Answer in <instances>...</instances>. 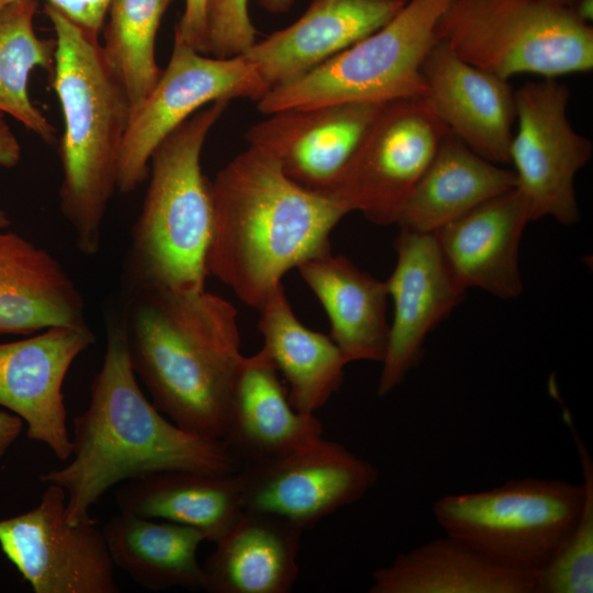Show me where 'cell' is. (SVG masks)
I'll use <instances>...</instances> for the list:
<instances>
[{
	"label": "cell",
	"mask_w": 593,
	"mask_h": 593,
	"mask_svg": "<svg viewBox=\"0 0 593 593\" xmlns=\"http://www.w3.org/2000/svg\"><path fill=\"white\" fill-rule=\"evenodd\" d=\"M262 349L288 382V398L300 413L314 414L338 391L347 365L329 336L304 326L281 286L258 310Z\"/></svg>",
	"instance_id": "4316f807"
},
{
	"label": "cell",
	"mask_w": 593,
	"mask_h": 593,
	"mask_svg": "<svg viewBox=\"0 0 593 593\" xmlns=\"http://www.w3.org/2000/svg\"><path fill=\"white\" fill-rule=\"evenodd\" d=\"M69 461L40 475L66 492V517L78 524L112 486L148 473L189 470L232 474L240 463L221 439L195 435L167 419L143 393L125 322L111 320L102 366L86 410L74 418Z\"/></svg>",
	"instance_id": "6da1fadb"
},
{
	"label": "cell",
	"mask_w": 593,
	"mask_h": 593,
	"mask_svg": "<svg viewBox=\"0 0 593 593\" xmlns=\"http://www.w3.org/2000/svg\"><path fill=\"white\" fill-rule=\"evenodd\" d=\"M272 13H283L294 0H259ZM249 0H208L204 54L228 58L244 54L256 43V29L248 14Z\"/></svg>",
	"instance_id": "1f68e13d"
},
{
	"label": "cell",
	"mask_w": 593,
	"mask_h": 593,
	"mask_svg": "<svg viewBox=\"0 0 593 593\" xmlns=\"http://www.w3.org/2000/svg\"><path fill=\"white\" fill-rule=\"evenodd\" d=\"M402 1H407V0H402Z\"/></svg>",
	"instance_id": "f35d334b"
},
{
	"label": "cell",
	"mask_w": 593,
	"mask_h": 593,
	"mask_svg": "<svg viewBox=\"0 0 593 593\" xmlns=\"http://www.w3.org/2000/svg\"><path fill=\"white\" fill-rule=\"evenodd\" d=\"M550 1L572 8L579 0H550Z\"/></svg>",
	"instance_id": "8d00e7d4"
},
{
	"label": "cell",
	"mask_w": 593,
	"mask_h": 593,
	"mask_svg": "<svg viewBox=\"0 0 593 593\" xmlns=\"http://www.w3.org/2000/svg\"><path fill=\"white\" fill-rule=\"evenodd\" d=\"M208 275L259 310L283 276L331 251L329 235L348 210L290 179L279 161L248 145L211 181Z\"/></svg>",
	"instance_id": "7a4b0ae2"
},
{
	"label": "cell",
	"mask_w": 593,
	"mask_h": 593,
	"mask_svg": "<svg viewBox=\"0 0 593 593\" xmlns=\"http://www.w3.org/2000/svg\"><path fill=\"white\" fill-rule=\"evenodd\" d=\"M94 342L86 323L0 344V405L26 424L29 439L46 445L60 461L72 449L63 384L74 361Z\"/></svg>",
	"instance_id": "5bb4252c"
},
{
	"label": "cell",
	"mask_w": 593,
	"mask_h": 593,
	"mask_svg": "<svg viewBox=\"0 0 593 593\" xmlns=\"http://www.w3.org/2000/svg\"><path fill=\"white\" fill-rule=\"evenodd\" d=\"M0 549L35 593H118L102 528L66 517V492L47 484L40 503L0 519Z\"/></svg>",
	"instance_id": "7c38bea8"
},
{
	"label": "cell",
	"mask_w": 593,
	"mask_h": 593,
	"mask_svg": "<svg viewBox=\"0 0 593 593\" xmlns=\"http://www.w3.org/2000/svg\"><path fill=\"white\" fill-rule=\"evenodd\" d=\"M402 0H313L291 25L256 42L244 55L266 92L290 81L387 24Z\"/></svg>",
	"instance_id": "ac0fdd59"
},
{
	"label": "cell",
	"mask_w": 593,
	"mask_h": 593,
	"mask_svg": "<svg viewBox=\"0 0 593 593\" xmlns=\"http://www.w3.org/2000/svg\"><path fill=\"white\" fill-rule=\"evenodd\" d=\"M515 187L514 170L479 156L449 131L404 202L395 224L402 230L434 233Z\"/></svg>",
	"instance_id": "d4e9b609"
},
{
	"label": "cell",
	"mask_w": 593,
	"mask_h": 593,
	"mask_svg": "<svg viewBox=\"0 0 593 593\" xmlns=\"http://www.w3.org/2000/svg\"><path fill=\"white\" fill-rule=\"evenodd\" d=\"M121 513L172 522L217 542L244 513L237 472L170 470L130 479L116 490Z\"/></svg>",
	"instance_id": "cb8c5ba5"
},
{
	"label": "cell",
	"mask_w": 593,
	"mask_h": 593,
	"mask_svg": "<svg viewBox=\"0 0 593 593\" xmlns=\"http://www.w3.org/2000/svg\"><path fill=\"white\" fill-rule=\"evenodd\" d=\"M36 0H16L0 10V112L14 118L47 144L56 142L54 125L29 96L32 71L52 72L55 40L34 29Z\"/></svg>",
	"instance_id": "f1b7e54d"
},
{
	"label": "cell",
	"mask_w": 593,
	"mask_h": 593,
	"mask_svg": "<svg viewBox=\"0 0 593 593\" xmlns=\"http://www.w3.org/2000/svg\"><path fill=\"white\" fill-rule=\"evenodd\" d=\"M298 269L324 307L331 324L329 337L345 361L382 362L390 332L387 282L331 251Z\"/></svg>",
	"instance_id": "603a6c76"
},
{
	"label": "cell",
	"mask_w": 593,
	"mask_h": 593,
	"mask_svg": "<svg viewBox=\"0 0 593 593\" xmlns=\"http://www.w3.org/2000/svg\"><path fill=\"white\" fill-rule=\"evenodd\" d=\"M370 593H535V573L500 568L446 535L372 573Z\"/></svg>",
	"instance_id": "484cf974"
},
{
	"label": "cell",
	"mask_w": 593,
	"mask_h": 593,
	"mask_svg": "<svg viewBox=\"0 0 593 593\" xmlns=\"http://www.w3.org/2000/svg\"><path fill=\"white\" fill-rule=\"evenodd\" d=\"M302 530L272 516L245 512L202 564L210 593H288L299 575Z\"/></svg>",
	"instance_id": "7402d4cb"
},
{
	"label": "cell",
	"mask_w": 593,
	"mask_h": 593,
	"mask_svg": "<svg viewBox=\"0 0 593 593\" xmlns=\"http://www.w3.org/2000/svg\"><path fill=\"white\" fill-rule=\"evenodd\" d=\"M9 224H10V219L8 214L2 209H0V230H4L5 227L9 226Z\"/></svg>",
	"instance_id": "d590c367"
},
{
	"label": "cell",
	"mask_w": 593,
	"mask_h": 593,
	"mask_svg": "<svg viewBox=\"0 0 593 593\" xmlns=\"http://www.w3.org/2000/svg\"><path fill=\"white\" fill-rule=\"evenodd\" d=\"M454 0H407L382 27L307 72L268 90L262 114L337 103H383L426 96L423 63Z\"/></svg>",
	"instance_id": "52a82bcc"
},
{
	"label": "cell",
	"mask_w": 593,
	"mask_h": 593,
	"mask_svg": "<svg viewBox=\"0 0 593 593\" xmlns=\"http://www.w3.org/2000/svg\"><path fill=\"white\" fill-rule=\"evenodd\" d=\"M174 0H111L102 48L121 79L132 111L157 83L156 37Z\"/></svg>",
	"instance_id": "f546056e"
},
{
	"label": "cell",
	"mask_w": 593,
	"mask_h": 593,
	"mask_svg": "<svg viewBox=\"0 0 593 593\" xmlns=\"http://www.w3.org/2000/svg\"><path fill=\"white\" fill-rule=\"evenodd\" d=\"M322 435L315 414L300 413L291 405L278 370L262 348L242 357L223 437L240 466L289 454Z\"/></svg>",
	"instance_id": "ffe728a7"
},
{
	"label": "cell",
	"mask_w": 593,
	"mask_h": 593,
	"mask_svg": "<svg viewBox=\"0 0 593 593\" xmlns=\"http://www.w3.org/2000/svg\"><path fill=\"white\" fill-rule=\"evenodd\" d=\"M526 199L515 187L434 232L441 254L458 282L501 299L523 290L519 242L530 222Z\"/></svg>",
	"instance_id": "d6986e66"
},
{
	"label": "cell",
	"mask_w": 593,
	"mask_h": 593,
	"mask_svg": "<svg viewBox=\"0 0 593 593\" xmlns=\"http://www.w3.org/2000/svg\"><path fill=\"white\" fill-rule=\"evenodd\" d=\"M563 417L577 444L585 496L571 532L548 563L535 573V593L593 592V462L567 409Z\"/></svg>",
	"instance_id": "4dcf8cb0"
},
{
	"label": "cell",
	"mask_w": 593,
	"mask_h": 593,
	"mask_svg": "<svg viewBox=\"0 0 593 593\" xmlns=\"http://www.w3.org/2000/svg\"><path fill=\"white\" fill-rule=\"evenodd\" d=\"M101 528L114 566L141 586L202 590L198 549L205 538L198 529L121 512Z\"/></svg>",
	"instance_id": "83f0119b"
},
{
	"label": "cell",
	"mask_w": 593,
	"mask_h": 593,
	"mask_svg": "<svg viewBox=\"0 0 593 593\" xmlns=\"http://www.w3.org/2000/svg\"><path fill=\"white\" fill-rule=\"evenodd\" d=\"M436 40L506 80L593 68V27L571 7L550 0H454L437 23Z\"/></svg>",
	"instance_id": "8992f818"
},
{
	"label": "cell",
	"mask_w": 593,
	"mask_h": 593,
	"mask_svg": "<svg viewBox=\"0 0 593 593\" xmlns=\"http://www.w3.org/2000/svg\"><path fill=\"white\" fill-rule=\"evenodd\" d=\"M514 96L517 131L510 164L530 220L551 216L572 225L580 219L574 178L589 163L593 144L569 122L570 89L557 78H544L526 82Z\"/></svg>",
	"instance_id": "8fae6325"
},
{
	"label": "cell",
	"mask_w": 593,
	"mask_h": 593,
	"mask_svg": "<svg viewBox=\"0 0 593 593\" xmlns=\"http://www.w3.org/2000/svg\"><path fill=\"white\" fill-rule=\"evenodd\" d=\"M208 0H184V10L175 26L174 38L204 54Z\"/></svg>",
	"instance_id": "d6a6232c"
},
{
	"label": "cell",
	"mask_w": 593,
	"mask_h": 593,
	"mask_svg": "<svg viewBox=\"0 0 593 593\" xmlns=\"http://www.w3.org/2000/svg\"><path fill=\"white\" fill-rule=\"evenodd\" d=\"M396 264L387 282L393 320L378 395L395 389L422 359L427 335L462 301L466 289L448 267L434 233L400 228Z\"/></svg>",
	"instance_id": "9a60e30c"
},
{
	"label": "cell",
	"mask_w": 593,
	"mask_h": 593,
	"mask_svg": "<svg viewBox=\"0 0 593 593\" xmlns=\"http://www.w3.org/2000/svg\"><path fill=\"white\" fill-rule=\"evenodd\" d=\"M134 294L125 323L131 361L152 403L186 432L223 440L243 357L237 310L205 289Z\"/></svg>",
	"instance_id": "3957f363"
},
{
	"label": "cell",
	"mask_w": 593,
	"mask_h": 593,
	"mask_svg": "<svg viewBox=\"0 0 593 593\" xmlns=\"http://www.w3.org/2000/svg\"><path fill=\"white\" fill-rule=\"evenodd\" d=\"M23 421L15 414L0 411V460L19 437Z\"/></svg>",
	"instance_id": "e575fe53"
},
{
	"label": "cell",
	"mask_w": 593,
	"mask_h": 593,
	"mask_svg": "<svg viewBox=\"0 0 593 593\" xmlns=\"http://www.w3.org/2000/svg\"><path fill=\"white\" fill-rule=\"evenodd\" d=\"M584 496L583 482L523 478L491 490L444 495L432 511L446 535L491 563L536 573L571 532Z\"/></svg>",
	"instance_id": "ba28073f"
},
{
	"label": "cell",
	"mask_w": 593,
	"mask_h": 593,
	"mask_svg": "<svg viewBox=\"0 0 593 593\" xmlns=\"http://www.w3.org/2000/svg\"><path fill=\"white\" fill-rule=\"evenodd\" d=\"M448 132L425 96L380 103L326 194L349 213L361 212L378 225L395 224Z\"/></svg>",
	"instance_id": "9c48e42d"
},
{
	"label": "cell",
	"mask_w": 593,
	"mask_h": 593,
	"mask_svg": "<svg viewBox=\"0 0 593 593\" xmlns=\"http://www.w3.org/2000/svg\"><path fill=\"white\" fill-rule=\"evenodd\" d=\"M16 0H0V10Z\"/></svg>",
	"instance_id": "74e56055"
},
{
	"label": "cell",
	"mask_w": 593,
	"mask_h": 593,
	"mask_svg": "<svg viewBox=\"0 0 593 593\" xmlns=\"http://www.w3.org/2000/svg\"><path fill=\"white\" fill-rule=\"evenodd\" d=\"M265 93L255 67L244 55L213 57L174 38L169 61L157 83L131 113L119 158L118 190L130 193L141 186L148 177L156 147L200 109L239 98L258 101Z\"/></svg>",
	"instance_id": "30bf717a"
},
{
	"label": "cell",
	"mask_w": 593,
	"mask_h": 593,
	"mask_svg": "<svg viewBox=\"0 0 593 593\" xmlns=\"http://www.w3.org/2000/svg\"><path fill=\"white\" fill-rule=\"evenodd\" d=\"M422 74L426 98L449 131L479 156L510 164L515 96L508 80L459 57L437 41Z\"/></svg>",
	"instance_id": "e0dca14e"
},
{
	"label": "cell",
	"mask_w": 593,
	"mask_h": 593,
	"mask_svg": "<svg viewBox=\"0 0 593 593\" xmlns=\"http://www.w3.org/2000/svg\"><path fill=\"white\" fill-rule=\"evenodd\" d=\"M45 14L55 32L52 86L64 121L59 208L80 253L92 256L100 250L105 212L118 190L119 158L132 107L99 34L49 3Z\"/></svg>",
	"instance_id": "277c9868"
},
{
	"label": "cell",
	"mask_w": 593,
	"mask_h": 593,
	"mask_svg": "<svg viewBox=\"0 0 593 593\" xmlns=\"http://www.w3.org/2000/svg\"><path fill=\"white\" fill-rule=\"evenodd\" d=\"M380 103L282 110L254 124L249 145L275 157L303 188L326 193L348 163Z\"/></svg>",
	"instance_id": "2e32d148"
},
{
	"label": "cell",
	"mask_w": 593,
	"mask_h": 593,
	"mask_svg": "<svg viewBox=\"0 0 593 593\" xmlns=\"http://www.w3.org/2000/svg\"><path fill=\"white\" fill-rule=\"evenodd\" d=\"M22 156V148L19 139L0 112V166L4 168L15 167Z\"/></svg>",
	"instance_id": "836d02e7"
},
{
	"label": "cell",
	"mask_w": 593,
	"mask_h": 593,
	"mask_svg": "<svg viewBox=\"0 0 593 593\" xmlns=\"http://www.w3.org/2000/svg\"><path fill=\"white\" fill-rule=\"evenodd\" d=\"M237 478L245 512L272 516L303 532L359 501L374 486L379 472L322 436L280 457L243 465Z\"/></svg>",
	"instance_id": "4fadbf2b"
},
{
	"label": "cell",
	"mask_w": 593,
	"mask_h": 593,
	"mask_svg": "<svg viewBox=\"0 0 593 593\" xmlns=\"http://www.w3.org/2000/svg\"><path fill=\"white\" fill-rule=\"evenodd\" d=\"M228 103L220 101L200 109L153 152L147 191L131 237L133 291L204 290L213 202L201 153Z\"/></svg>",
	"instance_id": "5b68a950"
},
{
	"label": "cell",
	"mask_w": 593,
	"mask_h": 593,
	"mask_svg": "<svg viewBox=\"0 0 593 593\" xmlns=\"http://www.w3.org/2000/svg\"><path fill=\"white\" fill-rule=\"evenodd\" d=\"M81 324L83 296L61 264L25 237L0 230V336Z\"/></svg>",
	"instance_id": "44dd1931"
}]
</instances>
